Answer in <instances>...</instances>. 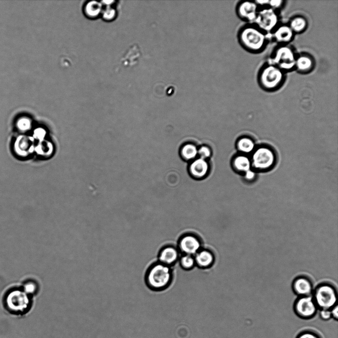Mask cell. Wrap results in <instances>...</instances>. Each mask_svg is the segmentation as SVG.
<instances>
[{"label":"cell","instance_id":"cell-1","mask_svg":"<svg viewBox=\"0 0 338 338\" xmlns=\"http://www.w3.org/2000/svg\"><path fill=\"white\" fill-rule=\"evenodd\" d=\"M34 297L26 293L22 288L9 291L4 298V306L10 314L24 316L32 308Z\"/></svg>","mask_w":338,"mask_h":338},{"label":"cell","instance_id":"cell-2","mask_svg":"<svg viewBox=\"0 0 338 338\" xmlns=\"http://www.w3.org/2000/svg\"><path fill=\"white\" fill-rule=\"evenodd\" d=\"M173 273L170 266L159 262L151 265L146 275L148 285L155 290L167 288L171 283Z\"/></svg>","mask_w":338,"mask_h":338},{"label":"cell","instance_id":"cell-3","mask_svg":"<svg viewBox=\"0 0 338 338\" xmlns=\"http://www.w3.org/2000/svg\"><path fill=\"white\" fill-rule=\"evenodd\" d=\"M239 38L245 48L255 52L263 50L266 42L265 33L255 26H248L242 29Z\"/></svg>","mask_w":338,"mask_h":338},{"label":"cell","instance_id":"cell-4","mask_svg":"<svg viewBox=\"0 0 338 338\" xmlns=\"http://www.w3.org/2000/svg\"><path fill=\"white\" fill-rule=\"evenodd\" d=\"M284 79V72L273 64L264 67L260 75V82L262 87L269 90L278 88Z\"/></svg>","mask_w":338,"mask_h":338},{"label":"cell","instance_id":"cell-5","mask_svg":"<svg viewBox=\"0 0 338 338\" xmlns=\"http://www.w3.org/2000/svg\"><path fill=\"white\" fill-rule=\"evenodd\" d=\"M313 300L317 308L331 310L336 305L337 297L336 290L329 284L319 285L315 291Z\"/></svg>","mask_w":338,"mask_h":338},{"label":"cell","instance_id":"cell-6","mask_svg":"<svg viewBox=\"0 0 338 338\" xmlns=\"http://www.w3.org/2000/svg\"><path fill=\"white\" fill-rule=\"evenodd\" d=\"M296 58L294 51L291 47L286 45L281 46L274 52L273 65L283 72L290 71L295 68Z\"/></svg>","mask_w":338,"mask_h":338},{"label":"cell","instance_id":"cell-7","mask_svg":"<svg viewBox=\"0 0 338 338\" xmlns=\"http://www.w3.org/2000/svg\"><path fill=\"white\" fill-rule=\"evenodd\" d=\"M278 23L279 18L275 11L268 7L259 11L254 23L255 26L265 33L274 31Z\"/></svg>","mask_w":338,"mask_h":338},{"label":"cell","instance_id":"cell-8","mask_svg":"<svg viewBox=\"0 0 338 338\" xmlns=\"http://www.w3.org/2000/svg\"><path fill=\"white\" fill-rule=\"evenodd\" d=\"M294 309L300 318L310 319L315 315L317 307L313 299L308 296L299 298L295 302Z\"/></svg>","mask_w":338,"mask_h":338},{"label":"cell","instance_id":"cell-9","mask_svg":"<svg viewBox=\"0 0 338 338\" xmlns=\"http://www.w3.org/2000/svg\"><path fill=\"white\" fill-rule=\"evenodd\" d=\"M199 238L193 234H186L180 238L179 247L185 255H195L201 249Z\"/></svg>","mask_w":338,"mask_h":338},{"label":"cell","instance_id":"cell-10","mask_svg":"<svg viewBox=\"0 0 338 338\" xmlns=\"http://www.w3.org/2000/svg\"><path fill=\"white\" fill-rule=\"evenodd\" d=\"M253 160V164L256 168L265 170L273 165L274 155L269 149L262 148L255 152Z\"/></svg>","mask_w":338,"mask_h":338},{"label":"cell","instance_id":"cell-11","mask_svg":"<svg viewBox=\"0 0 338 338\" xmlns=\"http://www.w3.org/2000/svg\"><path fill=\"white\" fill-rule=\"evenodd\" d=\"M237 10L241 18L252 23L255 21L259 12L258 6L255 2L252 1L241 2L238 5Z\"/></svg>","mask_w":338,"mask_h":338},{"label":"cell","instance_id":"cell-12","mask_svg":"<svg viewBox=\"0 0 338 338\" xmlns=\"http://www.w3.org/2000/svg\"><path fill=\"white\" fill-rule=\"evenodd\" d=\"M179 258V250L171 246L163 248L160 250L158 256L159 263L169 266L174 264Z\"/></svg>","mask_w":338,"mask_h":338},{"label":"cell","instance_id":"cell-13","mask_svg":"<svg viewBox=\"0 0 338 338\" xmlns=\"http://www.w3.org/2000/svg\"><path fill=\"white\" fill-rule=\"evenodd\" d=\"M196 264L202 268L210 267L215 262L214 254L210 250L201 249L194 257Z\"/></svg>","mask_w":338,"mask_h":338},{"label":"cell","instance_id":"cell-14","mask_svg":"<svg viewBox=\"0 0 338 338\" xmlns=\"http://www.w3.org/2000/svg\"><path fill=\"white\" fill-rule=\"evenodd\" d=\"M295 292L300 296H308L312 292V285L310 281L306 277H300L293 283Z\"/></svg>","mask_w":338,"mask_h":338},{"label":"cell","instance_id":"cell-15","mask_svg":"<svg viewBox=\"0 0 338 338\" xmlns=\"http://www.w3.org/2000/svg\"><path fill=\"white\" fill-rule=\"evenodd\" d=\"M294 33L289 25H282L277 27L274 32V38L276 41L281 43H287L292 41Z\"/></svg>","mask_w":338,"mask_h":338},{"label":"cell","instance_id":"cell-16","mask_svg":"<svg viewBox=\"0 0 338 338\" xmlns=\"http://www.w3.org/2000/svg\"><path fill=\"white\" fill-rule=\"evenodd\" d=\"M209 169L208 164L205 159L198 158L196 159L191 165L190 171L193 176L201 178L206 175Z\"/></svg>","mask_w":338,"mask_h":338},{"label":"cell","instance_id":"cell-17","mask_svg":"<svg viewBox=\"0 0 338 338\" xmlns=\"http://www.w3.org/2000/svg\"><path fill=\"white\" fill-rule=\"evenodd\" d=\"M313 59L306 55H300L297 57L295 63V69L300 73H307L313 67Z\"/></svg>","mask_w":338,"mask_h":338},{"label":"cell","instance_id":"cell-18","mask_svg":"<svg viewBox=\"0 0 338 338\" xmlns=\"http://www.w3.org/2000/svg\"><path fill=\"white\" fill-rule=\"evenodd\" d=\"M103 5L99 2L91 1L85 5L84 12L85 15L90 18H96L102 14Z\"/></svg>","mask_w":338,"mask_h":338},{"label":"cell","instance_id":"cell-19","mask_svg":"<svg viewBox=\"0 0 338 338\" xmlns=\"http://www.w3.org/2000/svg\"><path fill=\"white\" fill-rule=\"evenodd\" d=\"M289 26L294 34H299L305 30L307 26V22L303 17H296L291 20Z\"/></svg>","mask_w":338,"mask_h":338},{"label":"cell","instance_id":"cell-20","mask_svg":"<svg viewBox=\"0 0 338 338\" xmlns=\"http://www.w3.org/2000/svg\"><path fill=\"white\" fill-rule=\"evenodd\" d=\"M27 143V140L25 137L21 136L17 138L14 144V150L16 153L21 156L26 155Z\"/></svg>","mask_w":338,"mask_h":338},{"label":"cell","instance_id":"cell-21","mask_svg":"<svg viewBox=\"0 0 338 338\" xmlns=\"http://www.w3.org/2000/svg\"><path fill=\"white\" fill-rule=\"evenodd\" d=\"M22 288L26 293L34 297L38 294L40 286L36 281L29 280L24 283Z\"/></svg>","mask_w":338,"mask_h":338},{"label":"cell","instance_id":"cell-22","mask_svg":"<svg viewBox=\"0 0 338 338\" xmlns=\"http://www.w3.org/2000/svg\"><path fill=\"white\" fill-rule=\"evenodd\" d=\"M235 168L240 171L248 172L250 170L251 163L249 159L246 156H239L234 160Z\"/></svg>","mask_w":338,"mask_h":338},{"label":"cell","instance_id":"cell-23","mask_svg":"<svg viewBox=\"0 0 338 338\" xmlns=\"http://www.w3.org/2000/svg\"><path fill=\"white\" fill-rule=\"evenodd\" d=\"M182 152L184 158L188 160L194 158L198 154V150L196 147L192 144L185 146Z\"/></svg>","mask_w":338,"mask_h":338},{"label":"cell","instance_id":"cell-24","mask_svg":"<svg viewBox=\"0 0 338 338\" xmlns=\"http://www.w3.org/2000/svg\"><path fill=\"white\" fill-rule=\"evenodd\" d=\"M238 146L241 151L250 152L254 149V144L250 139L243 138L239 141Z\"/></svg>","mask_w":338,"mask_h":338},{"label":"cell","instance_id":"cell-25","mask_svg":"<svg viewBox=\"0 0 338 338\" xmlns=\"http://www.w3.org/2000/svg\"><path fill=\"white\" fill-rule=\"evenodd\" d=\"M181 264L185 269L189 270L196 264L194 257L189 255H185L181 259Z\"/></svg>","mask_w":338,"mask_h":338},{"label":"cell","instance_id":"cell-26","mask_svg":"<svg viewBox=\"0 0 338 338\" xmlns=\"http://www.w3.org/2000/svg\"><path fill=\"white\" fill-rule=\"evenodd\" d=\"M31 125V120L26 116L21 117L16 121V127L20 131L24 132L29 130Z\"/></svg>","mask_w":338,"mask_h":338},{"label":"cell","instance_id":"cell-27","mask_svg":"<svg viewBox=\"0 0 338 338\" xmlns=\"http://www.w3.org/2000/svg\"><path fill=\"white\" fill-rule=\"evenodd\" d=\"M101 14L105 20L110 21L114 19L116 12L111 6L106 7L104 9H103Z\"/></svg>","mask_w":338,"mask_h":338},{"label":"cell","instance_id":"cell-28","mask_svg":"<svg viewBox=\"0 0 338 338\" xmlns=\"http://www.w3.org/2000/svg\"><path fill=\"white\" fill-rule=\"evenodd\" d=\"M198 154L200 156L201 158L205 159L210 156L211 151L208 147L203 146L198 150Z\"/></svg>","mask_w":338,"mask_h":338},{"label":"cell","instance_id":"cell-29","mask_svg":"<svg viewBox=\"0 0 338 338\" xmlns=\"http://www.w3.org/2000/svg\"><path fill=\"white\" fill-rule=\"evenodd\" d=\"M284 2L281 0H271L269 1V8L275 11L276 9H280L283 5Z\"/></svg>","mask_w":338,"mask_h":338},{"label":"cell","instance_id":"cell-30","mask_svg":"<svg viewBox=\"0 0 338 338\" xmlns=\"http://www.w3.org/2000/svg\"><path fill=\"white\" fill-rule=\"evenodd\" d=\"M297 338H320V337L314 332L307 331L300 334Z\"/></svg>","mask_w":338,"mask_h":338},{"label":"cell","instance_id":"cell-31","mask_svg":"<svg viewBox=\"0 0 338 338\" xmlns=\"http://www.w3.org/2000/svg\"><path fill=\"white\" fill-rule=\"evenodd\" d=\"M320 315L324 320H328L332 317L331 310L329 309H321Z\"/></svg>","mask_w":338,"mask_h":338},{"label":"cell","instance_id":"cell-32","mask_svg":"<svg viewBox=\"0 0 338 338\" xmlns=\"http://www.w3.org/2000/svg\"><path fill=\"white\" fill-rule=\"evenodd\" d=\"M332 317L336 320L338 318V308L337 305H336L331 309Z\"/></svg>","mask_w":338,"mask_h":338},{"label":"cell","instance_id":"cell-33","mask_svg":"<svg viewBox=\"0 0 338 338\" xmlns=\"http://www.w3.org/2000/svg\"><path fill=\"white\" fill-rule=\"evenodd\" d=\"M255 2L258 6H265L267 5L268 6L269 3V1H267V0H263V1H256Z\"/></svg>","mask_w":338,"mask_h":338},{"label":"cell","instance_id":"cell-34","mask_svg":"<svg viewBox=\"0 0 338 338\" xmlns=\"http://www.w3.org/2000/svg\"><path fill=\"white\" fill-rule=\"evenodd\" d=\"M255 177V174L252 172L248 171L247 172L246 178L248 180H252Z\"/></svg>","mask_w":338,"mask_h":338}]
</instances>
